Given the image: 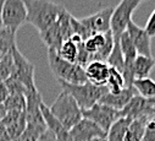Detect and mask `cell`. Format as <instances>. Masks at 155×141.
I'll list each match as a JSON object with an SVG mask.
<instances>
[{
	"instance_id": "obj_2",
	"label": "cell",
	"mask_w": 155,
	"mask_h": 141,
	"mask_svg": "<svg viewBox=\"0 0 155 141\" xmlns=\"http://www.w3.org/2000/svg\"><path fill=\"white\" fill-rule=\"evenodd\" d=\"M49 109L53 115L61 123V125L68 131L83 118L80 105L77 104L71 95L65 91H62L58 96Z\"/></svg>"
},
{
	"instance_id": "obj_15",
	"label": "cell",
	"mask_w": 155,
	"mask_h": 141,
	"mask_svg": "<svg viewBox=\"0 0 155 141\" xmlns=\"http://www.w3.org/2000/svg\"><path fill=\"white\" fill-rule=\"evenodd\" d=\"M134 95H137L134 87H126L124 91H121L119 93H109V92L105 93L100 98L99 103L105 104L115 111L121 112Z\"/></svg>"
},
{
	"instance_id": "obj_32",
	"label": "cell",
	"mask_w": 155,
	"mask_h": 141,
	"mask_svg": "<svg viewBox=\"0 0 155 141\" xmlns=\"http://www.w3.org/2000/svg\"><path fill=\"white\" fill-rule=\"evenodd\" d=\"M6 114H8V111H6L5 104L4 103H0V122H2L5 118Z\"/></svg>"
},
{
	"instance_id": "obj_4",
	"label": "cell",
	"mask_w": 155,
	"mask_h": 141,
	"mask_svg": "<svg viewBox=\"0 0 155 141\" xmlns=\"http://www.w3.org/2000/svg\"><path fill=\"white\" fill-rule=\"evenodd\" d=\"M62 91L67 92L73 97V99L80 105L82 111L89 109L95 103L100 101V98L107 93L106 86H95L91 82H86L82 85H72L68 82L59 81Z\"/></svg>"
},
{
	"instance_id": "obj_23",
	"label": "cell",
	"mask_w": 155,
	"mask_h": 141,
	"mask_svg": "<svg viewBox=\"0 0 155 141\" xmlns=\"http://www.w3.org/2000/svg\"><path fill=\"white\" fill-rule=\"evenodd\" d=\"M105 86H106L109 93H119V92L124 91L126 88V82H125L124 75L120 71H117L116 69L110 67L109 77H107Z\"/></svg>"
},
{
	"instance_id": "obj_25",
	"label": "cell",
	"mask_w": 155,
	"mask_h": 141,
	"mask_svg": "<svg viewBox=\"0 0 155 141\" xmlns=\"http://www.w3.org/2000/svg\"><path fill=\"white\" fill-rule=\"evenodd\" d=\"M106 63L109 64L110 67H114L116 69L117 71H120L122 75L125 73V59H124V55L121 53V49H120V44H119V37H115V44H114V49L109 57V59L106 60Z\"/></svg>"
},
{
	"instance_id": "obj_27",
	"label": "cell",
	"mask_w": 155,
	"mask_h": 141,
	"mask_svg": "<svg viewBox=\"0 0 155 141\" xmlns=\"http://www.w3.org/2000/svg\"><path fill=\"white\" fill-rule=\"evenodd\" d=\"M14 66V58L12 53H9L0 59V82H5L10 79Z\"/></svg>"
},
{
	"instance_id": "obj_35",
	"label": "cell",
	"mask_w": 155,
	"mask_h": 141,
	"mask_svg": "<svg viewBox=\"0 0 155 141\" xmlns=\"http://www.w3.org/2000/svg\"><path fill=\"white\" fill-rule=\"evenodd\" d=\"M93 141H106V137H104V139H98V140H93Z\"/></svg>"
},
{
	"instance_id": "obj_33",
	"label": "cell",
	"mask_w": 155,
	"mask_h": 141,
	"mask_svg": "<svg viewBox=\"0 0 155 141\" xmlns=\"http://www.w3.org/2000/svg\"><path fill=\"white\" fill-rule=\"evenodd\" d=\"M4 3H5V0H0V27L3 26V22H2V14H3V8H4Z\"/></svg>"
},
{
	"instance_id": "obj_19",
	"label": "cell",
	"mask_w": 155,
	"mask_h": 141,
	"mask_svg": "<svg viewBox=\"0 0 155 141\" xmlns=\"http://www.w3.org/2000/svg\"><path fill=\"white\" fill-rule=\"evenodd\" d=\"M153 118H155V117L143 115V117H140L138 119L132 120L130 126H128V129H127V132H126V136H125L124 141H142L147 123Z\"/></svg>"
},
{
	"instance_id": "obj_34",
	"label": "cell",
	"mask_w": 155,
	"mask_h": 141,
	"mask_svg": "<svg viewBox=\"0 0 155 141\" xmlns=\"http://www.w3.org/2000/svg\"><path fill=\"white\" fill-rule=\"evenodd\" d=\"M147 101H148V104L150 105V107L155 109V98H151V99H147Z\"/></svg>"
},
{
	"instance_id": "obj_31",
	"label": "cell",
	"mask_w": 155,
	"mask_h": 141,
	"mask_svg": "<svg viewBox=\"0 0 155 141\" xmlns=\"http://www.w3.org/2000/svg\"><path fill=\"white\" fill-rule=\"evenodd\" d=\"M18 141H38V139L34 137V136H31V135H28L26 132H23L22 136L18 139Z\"/></svg>"
},
{
	"instance_id": "obj_10",
	"label": "cell",
	"mask_w": 155,
	"mask_h": 141,
	"mask_svg": "<svg viewBox=\"0 0 155 141\" xmlns=\"http://www.w3.org/2000/svg\"><path fill=\"white\" fill-rule=\"evenodd\" d=\"M114 12V8H104L99 11H97L93 15H89L87 17L78 19V21L91 32V34H97V33H106L110 29L111 25V16Z\"/></svg>"
},
{
	"instance_id": "obj_9",
	"label": "cell",
	"mask_w": 155,
	"mask_h": 141,
	"mask_svg": "<svg viewBox=\"0 0 155 141\" xmlns=\"http://www.w3.org/2000/svg\"><path fill=\"white\" fill-rule=\"evenodd\" d=\"M82 115H83V118L89 119L93 123H95L105 132H107L110 126L116 120L121 118V114L119 111H115V109L107 107L105 104H101L99 102L95 103L89 109L82 111Z\"/></svg>"
},
{
	"instance_id": "obj_36",
	"label": "cell",
	"mask_w": 155,
	"mask_h": 141,
	"mask_svg": "<svg viewBox=\"0 0 155 141\" xmlns=\"http://www.w3.org/2000/svg\"><path fill=\"white\" fill-rule=\"evenodd\" d=\"M2 58H3V57H0V59H2Z\"/></svg>"
},
{
	"instance_id": "obj_6",
	"label": "cell",
	"mask_w": 155,
	"mask_h": 141,
	"mask_svg": "<svg viewBox=\"0 0 155 141\" xmlns=\"http://www.w3.org/2000/svg\"><path fill=\"white\" fill-rule=\"evenodd\" d=\"M83 44L89 54V63L94 60L106 61L114 49L115 37L111 31L106 33H97L84 41Z\"/></svg>"
},
{
	"instance_id": "obj_18",
	"label": "cell",
	"mask_w": 155,
	"mask_h": 141,
	"mask_svg": "<svg viewBox=\"0 0 155 141\" xmlns=\"http://www.w3.org/2000/svg\"><path fill=\"white\" fill-rule=\"evenodd\" d=\"M119 44H120V49H121V53L125 59V65L133 66V63H134L138 53H137V49L130 37V34L127 33V31H125L119 37Z\"/></svg>"
},
{
	"instance_id": "obj_17",
	"label": "cell",
	"mask_w": 155,
	"mask_h": 141,
	"mask_svg": "<svg viewBox=\"0 0 155 141\" xmlns=\"http://www.w3.org/2000/svg\"><path fill=\"white\" fill-rule=\"evenodd\" d=\"M154 67H155V59L153 57H144L138 54L133 63L134 80H142L149 77Z\"/></svg>"
},
{
	"instance_id": "obj_22",
	"label": "cell",
	"mask_w": 155,
	"mask_h": 141,
	"mask_svg": "<svg viewBox=\"0 0 155 141\" xmlns=\"http://www.w3.org/2000/svg\"><path fill=\"white\" fill-rule=\"evenodd\" d=\"M78 44L80 43H74L72 40H67L60 46V48L56 50V53L61 59H64L71 64H76L77 57H78Z\"/></svg>"
},
{
	"instance_id": "obj_28",
	"label": "cell",
	"mask_w": 155,
	"mask_h": 141,
	"mask_svg": "<svg viewBox=\"0 0 155 141\" xmlns=\"http://www.w3.org/2000/svg\"><path fill=\"white\" fill-rule=\"evenodd\" d=\"M142 141H155V118L150 119L147 123Z\"/></svg>"
},
{
	"instance_id": "obj_29",
	"label": "cell",
	"mask_w": 155,
	"mask_h": 141,
	"mask_svg": "<svg viewBox=\"0 0 155 141\" xmlns=\"http://www.w3.org/2000/svg\"><path fill=\"white\" fill-rule=\"evenodd\" d=\"M144 29H145V32L148 33V36H149L150 38L155 37V9H154V11L150 14V16H149V19H148V21H147V23H145Z\"/></svg>"
},
{
	"instance_id": "obj_1",
	"label": "cell",
	"mask_w": 155,
	"mask_h": 141,
	"mask_svg": "<svg viewBox=\"0 0 155 141\" xmlns=\"http://www.w3.org/2000/svg\"><path fill=\"white\" fill-rule=\"evenodd\" d=\"M27 9V22L39 32L50 27L59 17L64 6L51 0H23Z\"/></svg>"
},
{
	"instance_id": "obj_3",
	"label": "cell",
	"mask_w": 155,
	"mask_h": 141,
	"mask_svg": "<svg viewBox=\"0 0 155 141\" xmlns=\"http://www.w3.org/2000/svg\"><path fill=\"white\" fill-rule=\"evenodd\" d=\"M48 61L53 74L58 77L59 81L68 82L72 85H82L88 82L84 67L61 59L56 50L48 49Z\"/></svg>"
},
{
	"instance_id": "obj_30",
	"label": "cell",
	"mask_w": 155,
	"mask_h": 141,
	"mask_svg": "<svg viewBox=\"0 0 155 141\" xmlns=\"http://www.w3.org/2000/svg\"><path fill=\"white\" fill-rule=\"evenodd\" d=\"M38 141H58V140H56L55 135H54L51 131H49V130L47 129V131L41 135V137L38 139Z\"/></svg>"
},
{
	"instance_id": "obj_8",
	"label": "cell",
	"mask_w": 155,
	"mask_h": 141,
	"mask_svg": "<svg viewBox=\"0 0 155 141\" xmlns=\"http://www.w3.org/2000/svg\"><path fill=\"white\" fill-rule=\"evenodd\" d=\"M2 22L4 27L17 33L18 28L27 22V9L23 0H5Z\"/></svg>"
},
{
	"instance_id": "obj_12",
	"label": "cell",
	"mask_w": 155,
	"mask_h": 141,
	"mask_svg": "<svg viewBox=\"0 0 155 141\" xmlns=\"http://www.w3.org/2000/svg\"><path fill=\"white\" fill-rule=\"evenodd\" d=\"M121 117L128 118L130 120L138 119L143 115H149V117H155V109L151 108L148 104V101L139 95H134L131 101L127 103L126 107L120 112Z\"/></svg>"
},
{
	"instance_id": "obj_21",
	"label": "cell",
	"mask_w": 155,
	"mask_h": 141,
	"mask_svg": "<svg viewBox=\"0 0 155 141\" xmlns=\"http://www.w3.org/2000/svg\"><path fill=\"white\" fill-rule=\"evenodd\" d=\"M16 46V33L11 29L2 26L0 27V57H4L12 52Z\"/></svg>"
},
{
	"instance_id": "obj_20",
	"label": "cell",
	"mask_w": 155,
	"mask_h": 141,
	"mask_svg": "<svg viewBox=\"0 0 155 141\" xmlns=\"http://www.w3.org/2000/svg\"><path fill=\"white\" fill-rule=\"evenodd\" d=\"M131 122L132 120H130L128 118H124V117L117 119L107 130L106 141H124Z\"/></svg>"
},
{
	"instance_id": "obj_16",
	"label": "cell",
	"mask_w": 155,
	"mask_h": 141,
	"mask_svg": "<svg viewBox=\"0 0 155 141\" xmlns=\"http://www.w3.org/2000/svg\"><path fill=\"white\" fill-rule=\"evenodd\" d=\"M39 36H41L42 41L44 42V44L48 47V49L58 50L60 48V46L65 42V38L62 36V32L60 29V26H59L58 21H55L47 29L39 32Z\"/></svg>"
},
{
	"instance_id": "obj_5",
	"label": "cell",
	"mask_w": 155,
	"mask_h": 141,
	"mask_svg": "<svg viewBox=\"0 0 155 141\" xmlns=\"http://www.w3.org/2000/svg\"><path fill=\"white\" fill-rule=\"evenodd\" d=\"M144 2L145 0H121L116 8H114L110 25L114 37H120L126 31L128 23L132 21V15Z\"/></svg>"
},
{
	"instance_id": "obj_13",
	"label": "cell",
	"mask_w": 155,
	"mask_h": 141,
	"mask_svg": "<svg viewBox=\"0 0 155 141\" xmlns=\"http://www.w3.org/2000/svg\"><path fill=\"white\" fill-rule=\"evenodd\" d=\"M126 31L130 34V37H131V40H132V42L137 49V53L139 55L153 57V54H151V38L148 36V33L145 32L144 28L136 25L132 20L128 23Z\"/></svg>"
},
{
	"instance_id": "obj_7",
	"label": "cell",
	"mask_w": 155,
	"mask_h": 141,
	"mask_svg": "<svg viewBox=\"0 0 155 141\" xmlns=\"http://www.w3.org/2000/svg\"><path fill=\"white\" fill-rule=\"evenodd\" d=\"M11 53L14 58V66L10 77L21 82L29 92L38 90L34 82V65L18 50L17 47H15Z\"/></svg>"
},
{
	"instance_id": "obj_14",
	"label": "cell",
	"mask_w": 155,
	"mask_h": 141,
	"mask_svg": "<svg viewBox=\"0 0 155 141\" xmlns=\"http://www.w3.org/2000/svg\"><path fill=\"white\" fill-rule=\"evenodd\" d=\"M84 71L88 82L95 86H105L110 73V66L106 61L94 60L84 67Z\"/></svg>"
},
{
	"instance_id": "obj_24",
	"label": "cell",
	"mask_w": 155,
	"mask_h": 141,
	"mask_svg": "<svg viewBox=\"0 0 155 141\" xmlns=\"http://www.w3.org/2000/svg\"><path fill=\"white\" fill-rule=\"evenodd\" d=\"M133 87L137 95H139L140 97L145 99L155 98V81L151 80L150 77L142 79V80H134Z\"/></svg>"
},
{
	"instance_id": "obj_26",
	"label": "cell",
	"mask_w": 155,
	"mask_h": 141,
	"mask_svg": "<svg viewBox=\"0 0 155 141\" xmlns=\"http://www.w3.org/2000/svg\"><path fill=\"white\" fill-rule=\"evenodd\" d=\"M4 104L8 112H26V97L22 95H9Z\"/></svg>"
},
{
	"instance_id": "obj_11",
	"label": "cell",
	"mask_w": 155,
	"mask_h": 141,
	"mask_svg": "<svg viewBox=\"0 0 155 141\" xmlns=\"http://www.w3.org/2000/svg\"><path fill=\"white\" fill-rule=\"evenodd\" d=\"M72 141H93L106 137V132L89 119L82 118L70 131Z\"/></svg>"
}]
</instances>
